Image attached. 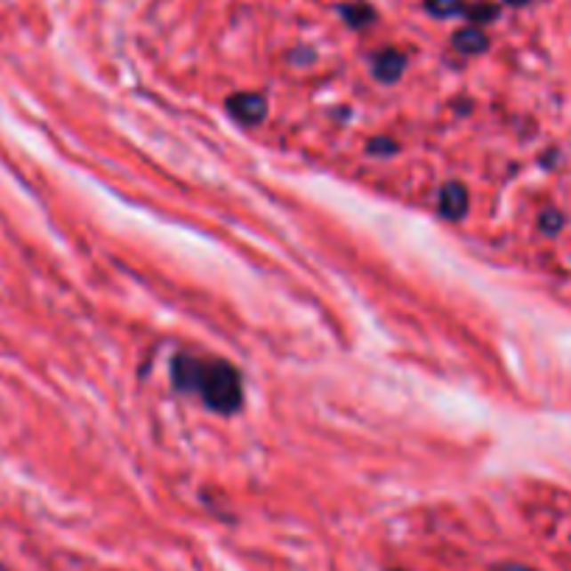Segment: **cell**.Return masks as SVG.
Masks as SVG:
<instances>
[{
    "label": "cell",
    "mask_w": 571,
    "mask_h": 571,
    "mask_svg": "<svg viewBox=\"0 0 571 571\" xmlns=\"http://www.w3.org/2000/svg\"><path fill=\"white\" fill-rule=\"evenodd\" d=\"M194 392L205 401L207 409L219 414H233L244 404V384L238 370L224 358H199Z\"/></svg>",
    "instance_id": "1"
},
{
    "label": "cell",
    "mask_w": 571,
    "mask_h": 571,
    "mask_svg": "<svg viewBox=\"0 0 571 571\" xmlns=\"http://www.w3.org/2000/svg\"><path fill=\"white\" fill-rule=\"evenodd\" d=\"M227 112L244 126H255L266 118V99L261 92H236L227 99Z\"/></svg>",
    "instance_id": "2"
},
{
    "label": "cell",
    "mask_w": 571,
    "mask_h": 571,
    "mask_svg": "<svg viewBox=\"0 0 571 571\" xmlns=\"http://www.w3.org/2000/svg\"><path fill=\"white\" fill-rule=\"evenodd\" d=\"M437 211L451 221H460L468 213V188L462 182H446L437 197Z\"/></svg>",
    "instance_id": "3"
},
{
    "label": "cell",
    "mask_w": 571,
    "mask_h": 571,
    "mask_svg": "<svg viewBox=\"0 0 571 571\" xmlns=\"http://www.w3.org/2000/svg\"><path fill=\"white\" fill-rule=\"evenodd\" d=\"M404 70H406V56H404L401 51L384 48L381 53H375V60H373V76H375L378 82L392 84V82L401 79Z\"/></svg>",
    "instance_id": "4"
},
{
    "label": "cell",
    "mask_w": 571,
    "mask_h": 571,
    "mask_svg": "<svg viewBox=\"0 0 571 571\" xmlns=\"http://www.w3.org/2000/svg\"><path fill=\"white\" fill-rule=\"evenodd\" d=\"M454 48L465 53V56H476V53H485L487 51V36L485 31H479L476 26L470 28H460L454 34Z\"/></svg>",
    "instance_id": "5"
},
{
    "label": "cell",
    "mask_w": 571,
    "mask_h": 571,
    "mask_svg": "<svg viewBox=\"0 0 571 571\" xmlns=\"http://www.w3.org/2000/svg\"><path fill=\"white\" fill-rule=\"evenodd\" d=\"M342 14H345L348 26H353V28H365L375 20V12L367 4H348V6H342Z\"/></svg>",
    "instance_id": "6"
},
{
    "label": "cell",
    "mask_w": 571,
    "mask_h": 571,
    "mask_svg": "<svg viewBox=\"0 0 571 571\" xmlns=\"http://www.w3.org/2000/svg\"><path fill=\"white\" fill-rule=\"evenodd\" d=\"M468 20H473V23H490V20H496L499 17V6L496 4H470V6H465V12H462Z\"/></svg>",
    "instance_id": "7"
},
{
    "label": "cell",
    "mask_w": 571,
    "mask_h": 571,
    "mask_svg": "<svg viewBox=\"0 0 571 571\" xmlns=\"http://www.w3.org/2000/svg\"><path fill=\"white\" fill-rule=\"evenodd\" d=\"M426 9L434 17H454L465 12V4L462 0H426Z\"/></svg>",
    "instance_id": "8"
},
{
    "label": "cell",
    "mask_w": 571,
    "mask_h": 571,
    "mask_svg": "<svg viewBox=\"0 0 571 571\" xmlns=\"http://www.w3.org/2000/svg\"><path fill=\"white\" fill-rule=\"evenodd\" d=\"M563 227V216L558 211H543L541 213V230L543 233H558Z\"/></svg>",
    "instance_id": "9"
},
{
    "label": "cell",
    "mask_w": 571,
    "mask_h": 571,
    "mask_svg": "<svg viewBox=\"0 0 571 571\" xmlns=\"http://www.w3.org/2000/svg\"><path fill=\"white\" fill-rule=\"evenodd\" d=\"M367 149H370V155H395L398 143L390 141V138H375V141L367 143Z\"/></svg>",
    "instance_id": "10"
},
{
    "label": "cell",
    "mask_w": 571,
    "mask_h": 571,
    "mask_svg": "<svg viewBox=\"0 0 571 571\" xmlns=\"http://www.w3.org/2000/svg\"><path fill=\"white\" fill-rule=\"evenodd\" d=\"M493 571H535V568H529L524 563H499V566H493Z\"/></svg>",
    "instance_id": "11"
},
{
    "label": "cell",
    "mask_w": 571,
    "mask_h": 571,
    "mask_svg": "<svg viewBox=\"0 0 571 571\" xmlns=\"http://www.w3.org/2000/svg\"><path fill=\"white\" fill-rule=\"evenodd\" d=\"M510 6H529V4H535V0H507Z\"/></svg>",
    "instance_id": "12"
}]
</instances>
